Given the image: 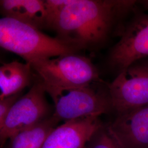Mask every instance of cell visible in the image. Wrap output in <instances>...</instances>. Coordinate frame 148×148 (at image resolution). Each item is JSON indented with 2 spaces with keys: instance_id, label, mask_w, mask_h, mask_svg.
Listing matches in <instances>:
<instances>
[{
  "instance_id": "9a60e30c",
  "label": "cell",
  "mask_w": 148,
  "mask_h": 148,
  "mask_svg": "<svg viewBox=\"0 0 148 148\" xmlns=\"http://www.w3.org/2000/svg\"><path fill=\"white\" fill-rule=\"evenodd\" d=\"M23 92L10 95L0 100V126H1L11 111V109L21 96Z\"/></svg>"
},
{
  "instance_id": "7a4b0ae2",
  "label": "cell",
  "mask_w": 148,
  "mask_h": 148,
  "mask_svg": "<svg viewBox=\"0 0 148 148\" xmlns=\"http://www.w3.org/2000/svg\"><path fill=\"white\" fill-rule=\"evenodd\" d=\"M0 46L28 63L80 51L59 37L49 36L30 24L6 17L0 19Z\"/></svg>"
},
{
  "instance_id": "7c38bea8",
  "label": "cell",
  "mask_w": 148,
  "mask_h": 148,
  "mask_svg": "<svg viewBox=\"0 0 148 148\" xmlns=\"http://www.w3.org/2000/svg\"><path fill=\"white\" fill-rule=\"evenodd\" d=\"M59 122L53 115L32 127L21 131L9 139L7 148H42L49 133Z\"/></svg>"
},
{
  "instance_id": "30bf717a",
  "label": "cell",
  "mask_w": 148,
  "mask_h": 148,
  "mask_svg": "<svg viewBox=\"0 0 148 148\" xmlns=\"http://www.w3.org/2000/svg\"><path fill=\"white\" fill-rule=\"evenodd\" d=\"M0 9L3 17L14 19L40 30L48 29L45 1L1 0Z\"/></svg>"
},
{
  "instance_id": "5bb4252c",
  "label": "cell",
  "mask_w": 148,
  "mask_h": 148,
  "mask_svg": "<svg viewBox=\"0 0 148 148\" xmlns=\"http://www.w3.org/2000/svg\"><path fill=\"white\" fill-rule=\"evenodd\" d=\"M71 1V0H45L47 13L48 29H51L56 16Z\"/></svg>"
},
{
  "instance_id": "e0dca14e",
  "label": "cell",
  "mask_w": 148,
  "mask_h": 148,
  "mask_svg": "<svg viewBox=\"0 0 148 148\" xmlns=\"http://www.w3.org/2000/svg\"><path fill=\"white\" fill-rule=\"evenodd\" d=\"M142 64H144V65H146V66H148V59L147 60H145V61H144V62Z\"/></svg>"
},
{
  "instance_id": "8992f818",
  "label": "cell",
  "mask_w": 148,
  "mask_h": 148,
  "mask_svg": "<svg viewBox=\"0 0 148 148\" xmlns=\"http://www.w3.org/2000/svg\"><path fill=\"white\" fill-rule=\"evenodd\" d=\"M108 88L117 114L148 105V66L133 64L119 73Z\"/></svg>"
},
{
  "instance_id": "5b68a950",
  "label": "cell",
  "mask_w": 148,
  "mask_h": 148,
  "mask_svg": "<svg viewBox=\"0 0 148 148\" xmlns=\"http://www.w3.org/2000/svg\"><path fill=\"white\" fill-rule=\"evenodd\" d=\"M46 93L42 82L34 75V81L30 89L16 101L3 124L0 126L1 147L16 133L36 125L53 115L46 99Z\"/></svg>"
},
{
  "instance_id": "9c48e42d",
  "label": "cell",
  "mask_w": 148,
  "mask_h": 148,
  "mask_svg": "<svg viewBox=\"0 0 148 148\" xmlns=\"http://www.w3.org/2000/svg\"><path fill=\"white\" fill-rule=\"evenodd\" d=\"M108 125L123 148H148V104L117 114Z\"/></svg>"
},
{
  "instance_id": "4fadbf2b",
  "label": "cell",
  "mask_w": 148,
  "mask_h": 148,
  "mask_svg": "<svg viewBox=\"0 0 148 148\" xmlns=\"http://www.w3.org/2000/svg\"><path fill=\"white\" fill-rule=\"evenodd\" d=\"M85 148H123L111 132L108 124H103L93 135Z\"/></svg>"
},
{
  "instance_id": "52a82bcc",
  "label": "cell",
  "mask_w": 148,
  "mask_h": 148,
  "mask_svg": "<svg viewBox=\"0 0 148 148\" xmlns=\"http://www.w3.org/2000/svg\"><path fill=\"white\" fill-rule=\"evenodd\" d=\"M148 57V14H137L122 30L109 52L108 62L119 73ZM118 73V74H119Z\"/></svg>"
},
{
  "instance_id": "277c9868",
  "label": "cell",
  "mask_w": 148,
  "mask_h": 148,
  "mask_svg": "<svg viewBox=\"0 0 148 148\" xmlns=\"http://www.w3.org/2000/svg\"><path fill=\"white\" fill-rule=\"evenodd\" d=\"M92 85L79 87L44 86L54 104L53 116L59 121H68L83 117L101 116L114 110L108 90Z\"/></svg>"
},
{
  "instance_id": "ba28073f",
  "label": "cell",
  "mask_w": 148,
  "mask_h": 148,
  "mask_svg": "<svg viewBox=\"0 0 148 148\" xmlns=\"http://www.w3.org/2000/svg\"><path fill=\"white\" fill-rule=\"evenodd\" d=\"M99 117H83L64 122L49 133L42 148H85L104 124Z\"/></svg>"
},
{
  "instance_id": "2e32d148",
  "label": "cell",
  "mask_w": 148,
  "mask_h": 148,
  "mask_svg": "<svg viewBox=\"0 0 148 148\" xmlns=\"http://www.w3.org/2000/svg\"><path fill=\"white\" fill-rule=\"evenodd\" d=\"M139 2H140V3H142L144 7H145L146 8L148 9V0L146 1H139Z\"/></svg>"
},
{
  "instance_id": "6da1fadb",
  "label": "cell",
  "mask_w": 148,
  "mask_h": 148,
  "mask_svg": "<svg viewBox=\"0 0 148 148\" xmlns=\"http://www.w3.org/2000/svg\"><path fill=\"white\" fill-rule=\"evenodd\" d=\"M136 2L71 0L56 16L51 29L57 37L80 51L93 49L106 41L117 21L132 10Z\"/></svg>"
},
{
  "instance_id": "8fae6325",
  "label": "cell",
  "mask_w": 148,
  "mask_h": 148,
  "mask_svg": "<svg viewBox=\"0 0 148 148\" xmlns=\"http://www.w3.org/2000/svg\"><path fill=\"white\" fill-rule=\"evenodd\" d=\"M34 79L30 64L18 61L3 64L0 67V100L22 92Z\"/></svg>"
},
{
  "instance_id": "3957f363",
  "label": "cell",
  "mask_w": 148,
  "mask_h": 148,
  "mask_svg": "<svg viewBox=\"0 0 148 148\" xmlns=\"http://www.w3.org/2000/svg\"><path fill=\"white\" fill-rule=\"evenodd\" d=\"M29 64L34 75L46 86L79 87L100 82L98 71L91 60L77 53Z\"/></svg>"
}]
</instances>
